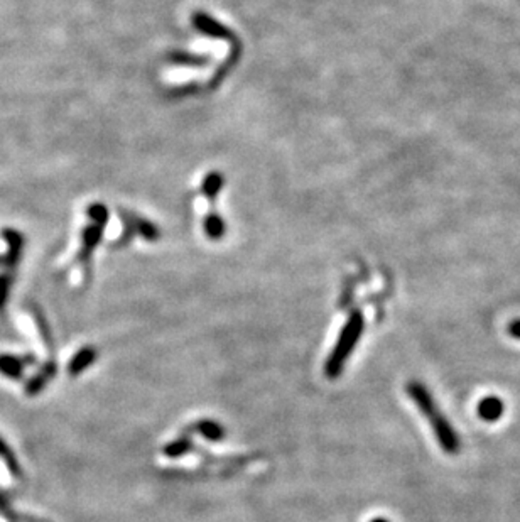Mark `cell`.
I'll return each instance as SVG.
<instances>
[{"label":"cell","mask_w":520,"mask_h":522,"mask_svg":"<svg viewBox=\"0 0 520 522\" xmlns=\"http://www.w3.org/2000/svg\"><path fill=\"white\" fill-rule=\"evenodd\" d=\"M56 372H58L56 362L50 360L48 364H44L43 368H41L37 374L32 375V377L28 380V384H25V396L32 397L37 396L39 393H43V389L51 382L52 377L56 375Z\"/></svg>","instance_id":"3"},{"label":"cell","mask_w":520,"mask_h":522,"mask_svg":"<svg viewBox=\"0 0 520 522\" xmlns=\"http://www.w3.org/2000/svg\"><path fill=\"white\" fill-rule=\"evenodd\" d=\"M98 359V352L93 346H83L73 355V359L68 364V374L76 377L81 372H85L93 365V362Z\"/></svg>","instance_id":"5"},{"label":"cell","mask_w":520,"mask_h":522,"mask_svg":"<svg viewBox=\"0 0 520 522\" xmlns=\"http://www.w3.org/2000/svg\"><path fill=\"white\" fill-rule=\"evenodd\" d=\"M503 401L495 396L483 397L480 401V404H478V416L486 421V423H495V421H499L500 416L503 415Z\"/></svg>","instance_id":"6"},{"label":"cell","mask_w":520,"mask_h":522,"mask_svg":"<svg viewBox=\"0 0 520 522\" xmlns=\"http://www.w3.org/2000/svg\"><path fill=\"white\" fill-rule=\"evenodd\" d=\"M364 328L365 320L364 316H362V313L355 311L353 315L346 320L345 326L340 331L338 340H336L335 346H333V352L330 353V357H328L326 364H324V374H326L328 379H336L342 375L346 360L350 359L351 352H353L355 346L360 342Z\"/></svg>","instance_id":"2"},{"label":"cell","mask_w":520,"mask_h":522,"mask_svg":"<svg viewBox=\"0 0 520 522\" xmlns=\"http://www.w3.org/2000/svg\"><path fill=\"white\" fill-rule=\"evenodd\" d=\"M406 390L409 394V397L414 401V404L417 406L419 411L428 417L441 448L450 455L458 453L459 448H461L458 435H456L453 424L446 419V416L439 411L428 387L424 384L417 382V380H410L406 386Z\"/></svg>","instance_id":"1"},{"label":"cell","mask_w":520,"mask_h":522,"mask_svg":"<svg viewBox=\"0 0 520 522\" xmlns=\"http://www.w3.org/2000/svg\"><path fill=\"white\" fill-rule=\"evenodd\" d=\"M0 458H2L3 461H6L7 468H9V472L12 473L14 477H21L22 475V470H21V465H19L17 461V457L12 453V450L9 448V445L6 443V439L0 438Z\"/></svg>","instance_id":"9"},{"label":"cell","mask_w":520,"mask_h":522,"mask_svg":"<svg viewBox=\"0 0 520 522\" xmlns=\"http://www.w3.org/2000/svg\"><path fill=\"white\" fill-rule=\"evenodd\" d=\"M508 333H510V337L520 340V320H514V322H510V324H508Z\"/></svg>","instance_id":"10"},{"label":"cell","mask_w":520,"mask_h":522,"mask_svg":"<svg viewBox=\"0 0 520 522\" xmlns=\"http://www.w3.org/2000/svg\"><path fill=\"white\" fill-rule=\"evenodd\" d=\"M194 430L200 432L208 441H222L225 438L227 430L222 423L213 419H201L194 424Z\"/></svg>","instance_id":"7"},{"label":"cell","mask_w":520,"mask_h":522,"mask_svg":"<svg viewBox=\"0 0 520 522\" xmlns=\"http://www.w3.org/2000/svg\"><path fill=\"white\" fill-rule=\"evenodd\" d=\"M191 450H193V441H191L188 436H181V438L173 439V441L167 443L163 448V453L166 455L167 458H173L174 460V458L185 457Z\"/></svg>","instance_id":"8"},{"label":"cell","mask_w":520,"mask_h":522,"mask_svg":"<svg viewBox=\"0 0 520 522\" xmlns=\"http://www.w3.org/2000/svg\"><path fill=\"white\" fill-rule=\"evenodd\" d=\"M370 522H388V521L384 519V517H377V519H373V521H370Z\"/></svg>","instance_id":"11"},{"label":"cell","mask_w":520,"mask_h":522,"mask_svg":"<svg viewBox=\"0 0 520 522\" xmlns=\"http://www.w3.org/2000/svg\"><path fill=\"white\" fill-rule=\"evenodd\" d=\"M34 360V357H21L9 355V353H2L0 355V374L6 375L7 379L12 380H21L22 374H24V367L28 365V362Z\"/></svg>","instance_id":"4"}]
</instances>
